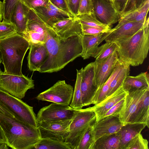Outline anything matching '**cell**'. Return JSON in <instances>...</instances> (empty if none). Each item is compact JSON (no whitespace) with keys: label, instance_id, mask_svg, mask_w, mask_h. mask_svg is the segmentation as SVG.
Returning a JSON list of instances; mask_svg holds the SVG:
<instances>
[{"label":"cell","instance_id":"obj_6","mask_svg":"<svg viewBox=\"0 0 149 149\" xmlns=\"http://www.w3.org/2000/svg\"><path fill=\"white\" fill-rule=\"evenodd\" d=\"M0 105L18 120L36 128L39 122L33 107L21 99L0 89Z\"/></svg>","mask_w":149,"mask_h":149},{"label":"cell","instance_id":"obj_44","mask_svg":"<svg viewBox=\"0 0 149 149\" xmlns=\"http://www.w3.org/2000/svg\"><path fill=\"white\" fill-rule=\"evenodd\" d=\"M147 0H130L129 3L123 13L137 8Z\"/></svg>","mask_w":149,"mask_h":149},{"label":"cell","instance_id":"obj_33","mask_svg":"<svg viewBox=\"0 0 149 149\" xmlns=\"http://www.w3.org/2000/svg\"><path fill=\"white\" fill-rule=\"evenodd\" d=\"M35 149H71L65 142L48 138H41L36 145Z\"/></svg>","mask_w":149,"mask_h":149},{"label":"cell","instance_id":"obj_10","mask_svg":"<svg viewBox=\"0 0 149 149\" xmlns=\"http://www.w3.org/2000/svg\"><path fill=\"white\" fill-rule=\"evenodd\" d=\"M79 110L69 105L53 103L40 109L36 115L37 118L39 123L71 119Z\"/></svg>","mask_w":149,"mask_h":149},{"label":"cell","instance_id":"obj_8","mask_svg":"<svg viewBox=\"0 0 149 149\" xmlns=\"http://www.w3.org/2000/svg\"><path fill=\"white\" fill-rule=\"evenodd\" d=\"M34 88V80L23 74L16 75L3 72L0 74V89L18 98H23L29 89Z\"/></svg>","mask_w":149,"mask_h":149},{"label":"cell","instance_id":"obj_16","mask_svg":"<svg viewBox=\"0 0 149 149\" xmlns=\"http://www.w3.org/2000/svg\"><path fill=\"white\" fill-rule=\"evenodd\" d=\"M119 115L104 117L94 124L92 135L95 142L100 138L118 132L123 126Z\"/></svg>","mask_w":149,"mask_h":149},{"label":"cell","instance_id":"obj_14","mask_svg":"<svg viewBox=\"0 0 149 149\" xmlns=\"http://www.w3.org/2000/svg\"><path fill=\"white\" fill-rule=\"evenodd\" d=\"M145 21L129 22L123 23L118 26H116L109 32L103 34L99 41V43L100 44L104 40L106 42H114L130 37L144 26Z\"/></svg>","mask_w":149,"mask_h":149},{"label":"cell","instance_id":"obj_20","mask_svg":"<svg viewBox=\"0 0 149 149\" xmlns=\"http://www.w3.org/2000/svg\"><path fill=\"white\" fill-rule=\"evenodd\" d=\"M127 93L122 86L110 96L106 97L99 103L91 107L96 115L95 122L101 119L110 109L125 98Z\"/></svg>","mask_w":149,"mask_h":149},{"label":"cell","instance_id":"obj_9","mask_svg":"<svg viewBox=\"0 0 149 149\" xmlns=\"http://www.w3.org/2000/svg\"><path fill=\"white\" fill-rule=\"evenodd\" d=\"M74 90L73 87L65 80H59L39 94L36 98L38 100L69 105L72 98Z\"/></svg>","mask_w":149,"mask_h":149},{"label":"cell","instance_id":"obj_17","mask_svg":"<svg viewBox=\"0 0 149 149\" xmlns=\"http://www.w3.org/2000/svg\"><path fill=\"white\" fill-rule=\"evenodd\" d=\"M52 29L58 36L64 38L77 36L81 38L84 35L80 21L76 16L58 22Z\"/></svg>","mask_w":149,"mask_h":149},{"label":"cell","instance_id":"obj_27","mask_svg":"<svg viewBox=\"0 0 149 149\" xmlns=\"http://www.w3.org/2000/svg\"><path fill=\"white\" fill-rule=\"evenodd\" d=\"M120 139L118 132L103 136L95 141L93 149H119Z\"/></svg>","mask_w":149,"mask_h":149},{"label":"cell","instance_id":"obj_40","mask_svg":"<svg viewBox=\"0 0 149 149\" xmlns=\"http://www.w3.org/2000/svg\"><path fill=\"white\" fill-rule=\"evenodd\" d=\"M124 100L125 98L123 99L112 107L106 112L102 118L119 115L123 107Z\"/></svg>","mask_w":149,"mask_h":149},{"label":"cell","instance_id":"obj_48","mask_svg":"<svg viewBox=\"0 0 149 149\" xmlns=\"http://www.w3.org/2000/svg\"><path fill=\"white\" fill-rule=\"evenodd\" d=\"M0 113L8 116L14 117L13 115L8 111L0 105Z\"/></svg>","mask_w":149,"mask_h":149},{"label":"cell","instance_id":"obj_42","mask_svg":"<svg viewBox=\"0 0 149 149\" xmlns=\"http://www.w3.org/2000/svg\"><path fill=\"white\" fill-rule=\"evenodd\" d=\"M80 0H69L68 6L70 13L74 16L78 14Z\"/></svg>","mask_w":149,"mask_h":149},{"label":"cell","instance_id":"obj_19","mask_svg":"<svg viewBox=\"0 0 149 149\" xmlns=\"http://www.w3.org/2000/svg\"><path fill=\"white\" fill-rule=\"evenodd\" d=\"M30 49L27 56L28 67L32 71H38L48 56L44 44L29 42Z\"/></svg>","mask_w":149,"mask_h":149},{"label":"cell","instance_id":"obj_22","mask_svg":"<svg viewBox=\"0 0 149 149\" xmlns=\"http://www.w3.org/2000/svg\"><path fill=\"white\" fill-rule=\"evenodd\" d=\"M149 8V0H147L137 8L122 13L116 26L129 22H145L147 18Z\"/></svg>","mask_w":149,"mask_h":149},{"label":"cell","instance_id":"obj_51","mask_svg":"<svg viewBox=\"0 0 149 149\" xmlns=\"http://www.w3.org/2000/svg\"><path fill=\"white\" fill-rule=\"evenodd\" d=\"M130 0H127V2H126V3L125 5V7H124V8L123 10V12H122V13H123V12H124V10H125V9L126 8V7L127 6V5H128V3H129V1H130ZM122 13H121V14H122Z\"/></svg>","mask_w":149,"mask_h":149},{"label":"cell","instance_id":"obj_25","mask_svg":"<svg viewBox=\"0 0 149 149\" xmlns=\"http://www.w3.org/2000/svg\"><path fill=\"white\" fill-rule=\"evenodd\" d=\"M148 75L146 72H141L135 76H127L124 80L122 87L127 93L137 89L149 88Z\"/></svg>","mask_w":149,"mask_h":149},{"label":"cell","instance_id":"obj_3","mask_svg":"<svg viewBox=\"0 0 149 149\" xmlns=\"http://www.w3.org/2000/svg\"><path fill=\"white\" fill-rule=\"evenodd\" d=\"M149 22L148 17L144 26L136 33L114 42L120 60L133 66L143 63L149 49Z\"/></svg>","mask_w":149,"mask_h":149},{"label":"cell","instance_id":"obj_7","mask_svg":"<svg viewBox=\"0 0 149 149\" xmlns=\"http://www.w3.org/2000/svg\"><path fill=\"white\" fill-rule=\"evenodd\" d=\"M96 121V115L91 107L79 109L72 118L69 133L65 142L71 149H76L80 140L89 126Z\"/></svg>","mask_w":149,"mask_h":149},{"label":"cell","instance_id":"obj_21","mask_svg":"<svg viewBox=\"0 0 149 149\" xmlns=\"http://www.w3.org/2000/svg\"><path fill=\"white\" fill-rule=\"evenodd\" d=\"M29 10L20 1L15 6L12 13L10 22L15 26L17 33L20 34H24L26 31Z\"/></svg>","mask_w":149,"mask_h":149},{"label":"cell","instance_id":"obj_34","mask_svg":"<svg viewBox=\"0 0 149 149\" xmlns=\"http://www.w3.org/2000/svg\"><path fill=\"white\" fill-rule=\"evenodd\" d=\"M95 122L88 127L81 138L76 149H93L95 142L92 132L93 125Z\"/></svg>","mask_w":149,"mask_h":149},{"label":"cell","instance_id":"obj_24","mask_svg":"<svg viewBox=\"0 0 149 149\" xmlns=\"http://www.w3.org/2000/svg\"><path fill=\"white\" fill-rule=\"evenodd\" d=\"M32 10L48 27L52 29L54 24L56 22L69 17L46 6L38 7Z\"/></svg>","mask_w":149,"mask_h":149},{"label":"cell","instance_id":"obj_43","mask_svg":"<svg viewBox=\"0 0 149 149\" xmlns=\"http://www.w3.org/2000/svg\"><path fill=\"white\" fill-rule=\"evenodd\" d=\"M118 13H122L127 0H108Z\"/></svg>","mask_w":149,"mask_h":149},{"label":"cell","instance_id":"obj_28","mask_svg":"<svg viewBox=\"0 0 149 149\" xmlns=\"http://www.w3.org/2000/svg\"><path fill=\"white\" fill-rule=\"evenodd\" d=\"M130 66L128 64L123 62L118 72L111 81L107 97L112 94L122 86L125 78L129 75Z\"/></svg>","mask_w":149,"mask_h":149},{"label":"cell","instance_id":"obj_37","mask_svg":"<svg viewBox=\"0 0 149 149\" xmlns=\"http://www.w3.org/2000/svg\"><path fill=\"white\" fill-rule=\"evenodd\" d=\"M17 33L14 26L11 23L0 22V39H3Z\"/></svg>","mask_w":149,"mask_h":149},{"label":"cell","instance_id":"obj_11","mask_svg":"<svg viewBox=\"0 0 149 149\" xmlns=\"http://www.w3.org/2000/svg\"><path fill=\"white\" fill-rule=\"evenodd\" d=\"M72 119L39 123L38 129L41 138H48L65 142L69 133Z\"/></svg>","mask_w":149,"mask_h":149},{"label":"cell","instance_id":"obj_30","mask_svg":"<svg viewBox=\"0 0 149 149\" xmlns=\"http://www.w3.org/2000/svg\"><path fill=\"white\" fill-rule=\"evenodd\" d=\"M117 46L114 42L107 41L98 47L91 57L95 59L96 63H99L117 51Z\"/></svg>","mask_w":149,"mask_h":149},{"label":"cell","instance_id":"obj_52","mask_svg":"<svg viewBox=\"0 0 149 149\" xmlns=\"http://www.w3.org/2000/svg\"><path fill=\"white\" fill-rule=\"evenodd\" d=\"M2 54L1 53V52L0 51V65L1 63L2 62Z\"/></svg>","mask_w":149,"mask_h":149},{"label":"cell","instance_id":"obj_4","mask_svg":"<svg viewBox=\"0 0 149 149\" xmlns=\"http://www.w3.org/2000/svg\"><path fill=\"white\" fill-rule=\"evenodd\" d=\"M149 88H143L127 93L119 114L123 126L141 123L149 126Z\"/></svg>","mask_w":149,"mask_h":149},{"label":"cell","instance_id":"obj_1","mask_svg":"<svg viewBox=\"0 0 149 149\" xmlns=\"http://www.w3.org/2000/svg\"><path fill=\"white\" fill-rule=\"evenodd\" d=\"M44 44L47 51L48 56L38 71L40 72H58L82 55V47L80 37L63 38L47 26V39Z\"/></svg>","mask_w":149,"mask_h":149},{"label":"cell","instance_id":"obj_13","mask_svg":"<svg viewBox=\"0 0 149 149\" xmlns=\"http://www.w3.org/2000/svg\"><path fill=\"white\" fill-rule=\"evenodd\" d=\"M26 33L21 34L29 42L44 44L47 39V26L40 20L32 10L28 13Z\"/></svg>","mask_w":149,"mask_h":149},{"label":"cell","instance_id":"obj_49","mask_svg":"<svg viewBox=\"0 0 149 149\" xmlns=\"http://www.w3.org/2000/svg\"><path fill=\"white\" fill-rule=\"evenodd\" d=\"M3 17V2L0 1V22L2 21Z\"/></svg>","mask_w":149,"mask_h":149},{"label":"cell","instance_id":"obj_12","mask_svg":"<svg viewBox=\"0 0 149 149\" xmlns=\"http://www.w3.org/2000/svg\"><path fill=\"white\" fill-rule=\"evenodd\" d=\"M95 63H91L83 69L81 84L83 107L92 104L97 90L95 79Z\"/></svg>","mask_w":149,"mask_h":149},{"label":"cell","instance_id":"obj_23","mask_svg":"<svg viewBox=\"0 0 149 149\" xmlns=\"http://www.w3.org/2000/svg\"><path fill=\"white\" fill-rule=\"evenodd\" d=\"M146 126L141 123H129L123 125L118 132L120 136L119 149H125L129 142Z\"/></svg>","mask_w":149,"mask_h":149},{"label":"cell","instance_id":"obj_35","mask_svg":"<svg viewBox=\"0 0 149 149\" xmlns=\"http://www.w3.org/2000/svg\"><path fill=\"white\" fill-rule=\"evenodd\" d=\"M148 141L141 133L135 136L127 144L125 149H148Z\"/></svg>","mask_w":149,"mask_h":149},{"label":"cell","instance_id":"obj_5","mask_svg":"<svg viewBox=\"0 0 149 149\" xmlns=\"http://www.w3.org/2000/svg\"><path fill=\"white\" fill-rule=\"evenodd\" d=\"M30 47L28 40L17 33L0 39V51L4 68V72L22 75V68L25 54Z\"/></svg>","mask_w":149,"mask_h":149},{"label":"cell","instance_id":"obj_32","mask_svg":"<svg viewBox=\"0 0 149 149\" xmlns=\"http://www.w3.org/2000/svg\"><path fill=\"white\" fill-rule=\"evenodd\" d=\"M79 19L82 25L95 27L107 31L108 32L112 29L110 26L99 21L94 13L83 14L76 16Z\"/></svg>","mask_w":149,"mask_h":149},{"label":"cell","instance_id":"obj_47","mask_svg":"<svg viewBox=\"0 0 149 149\" xmlns=\"http://www.w3.org/2000/svg\"><path fill=\"white\" fill-rule=\"evenodd\" d=\"M6 139L2 128L0 125V143H6Z\"/></svg>","mask_w":149,"mask_h":149},{"label":"cell","instance_id":"obj_15","mask_svg":"<svg viewBox=\"0 0 149 149\" xmlns=\"http://www.w3.org/2000/svg\"><path fill=\"white\" fill-rule=\"evenodd\" d=\"M93 13L96 18L108 26L118 22L120 14L108 0H92Z\"/></svg>","mask_w":149,"mask_h":149},{"label":"cell","instance_id":"obj_39","mask_svg":"<svg viewBox=\"0 0 149 149\" xmlns=\"http://www.w3.org/2000/svg\"><path fill=\"white\" fill-rule=\"evenodd\" d=\"M49 0H21V1L29 9L33 10L36 8L46 6Z\"/></svg>","mask_w":149,"mask_h":149},{"label":"cell","instance_id":"obj_50","mask_svg":"<svg viewBox=\"0 0 149 149\" xmlns=\"http://www.w3.org/2000/svg\"><path fill=\"white\" fill-rule=\"evenodd\" d=\"M8 146L6 143H0V149H8Z\"/></svg>","mask_w":149,"mask_h":149},{"label":"cell","instance_id":"obj_46","mask_svg":"<svg viewBox=\"0 0 149 149\" xmlns=\"http://www.w3.org/2000/svg\"><path fill=\"white\" fill-rule=\"evenodd\" d=\"M48 8L55 11L59 13L68 16L69 17H74V16L70 13L62 10L53 4L49 0L46 6Z\"/></svg>","mask_w":149,"mask_h":149},{"label":"cell","instance_id":"obj_38","mask_svg":"<svg viewBox=\"0 0 149 149\" xmlns=\"http://www.w3.org/2000/svg\"><path fill=\"white\" fill-rule=\"evenodd\" d=\"M92 13L93 11L92 0H80L77 15Z\"/></svg>","mask_w":149,"mask_h":149},{"label":"cell","instance_id":"obj_26","mask_svg":"<svg viewBox=\"0 0 149 149\" xmlns=\"http://www.w3.org/2000/svg\"><path fill=\"white\" fill-rule=\"evenodd\" d=\"M103 34L94 35H84L81 37L82 47L81 56L84 59L91 57L100 44L99 41Z\"/></svg>","mask_w":149,"mask_h":149},{"label":"cell","instance_id":"obj_2","mask_svg":"<svg viewBox=\"0 0 149 149\" xmlns=\"http://www.w3.org/2000/svg\"><path fill=\"white\" fill-rule=\"evenodd\" d=\"M0 125L7 145L12 149H33L41 139L38 128L13 116L0 113Z\"/></svg>","mask_w":149,"mask_h":149},{"label":"cell","instance_id":"obj_53","mask_svg":"<svg viewBox=\"0 0 149 149\" xmlns=\"http://www.w3.org/2000/svg\"><path fill=\"white\" fill-rule=\"evenodd\" d=\"M65 1H66V3H67V6H68V2H69V0H65ZM69 12H70V11H69Z\"/></svg>","mask_w":149,"mask_h":149},{"label":"cell","instance_id":"obj_29","mask_svg":"<svg viewBox=\"0 0 149 149\" xmlns=\"http://www.w3.org/2000/svg\"><path fill=\"white\" fill-rule=\"evenodd\" d=\"M123 63L119 60L110 77L101 88L96 93L93 100L92 104L95 105L98 104L107 97L111 81L118 72Z\"/></svg>","mask_w":149,"mask_h":149},{"label":"cell","instance_id":"obj_54","mask_svg":"<svg viewBox=\"0 0 149 149\" xmlns=\"http://www.w3.org/2000/svg\"><path fill=\"white\" fill-rule=\"evenodd\" d=\"M2 72V71L1 70V69H0V74H1V73Z\"/></svg>","mask_w":149,"mask_h":149},{"label":"cell","instance_id":"obj_36","mask_svg":"<svg viewBox=\"0 0 149 149\" xmlns=\"http://www.w3.org/2000/svg\"><path fill=\"white\" fill-rule=\"evenodd\" d=\"M21 0H3V21L11 23L10 17L16 5Z\"/></svg>","mask_w":149,"mask_h":149},{"label":"cell","instance_id":"obj_31","mask_svg":"<svg viewBox=\"0 0 149 149\" xmlns=\"http://www.w3.org/2000/svg\"><path fill=\"white\" fill-rule=\"evenodd\" d=\"M83 69L82 68L79 70L77 69L76 80L72 98L70 104V107L76 109H81L83 107L81 101V84Z\"/></svg>","mask_w":149,"mask_h":149},{"label":"cell","instance_id":"obj_45","mask_svg":"<svg viewBox=\"0 0 149 149\" xmlns=\"http://www.w3.org/2000/svg\"><path fill=\"white\" fill-rule=\"evenodd\" d=\"M49 0L53 4L59 8L71 14L69 12L65 0Z\"/></svg>","mask_w":149,"mask_h":149},{"label":"cell","instance_id":"obj_41","mask_svg":"<svg viewBox=\"0 0 149 149\" xmlns=\"http://www.w3.org/2000/svg\"><path fill=\"white\" fill-rule=\"evenodd\" d=\"M81 26L84 35H94L108 32L105 30L95 27L82 25Z\"/></svg>","mask_w":149,"mask_h":149},{"label":"cell","instance_id":"obj_18","mask_svg":"<svg viewBox=\"0 0 149 149\" xmlns=\"http://www.w3.org/2000/svg\"><path fill=\"white\" fill-rule=\"evenodd\" d=\"M119 60L118 54L116 51L102 61L97 63L95 62V79L97 88V92L110 77Z\"/></svg>","mask_w":149,"mask_h":149}]
</instances>
